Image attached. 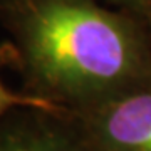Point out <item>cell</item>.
Segmentation results:
<instances>
[{
  "label": "cell",
  "instance_id": "1",
  "mask_svg": "<svg viewBox=\"0 0 151 151\" xmlns=\"http://www.w3.org/2000/svg\"><path fill=\"white\" fill-rule=\"evenodd\" d=\"M27 35L39 74L69 92L121 82L136 62L134 42L123 24L81 2L44 4L30 19Z\"/></svg>",
  "mask_w": 151,
  "mask_h": 151
},
{
  "label": "cell",
  "instance_id": "3",
  "mask_svg": "<svg viewBox=\"0 0 151 151\" xmlns=\"http://www.w3.org/2000/svg\"><path fill=\"white\" fill-rule=\"evenodd\" d=\"M0 151H81L60 131L47 126H19L0 131Z\"/></svg>",
  "mask_w": 151,
  "mask_h": 151
},
{
  "label": "cell",
  "instance_id": "2",
  "mask_svg": "<svg viewBox=\"0 0 151 151\" xmlns=\"http://www.w3.org/2000/svg\"><path fill=\"white\" fill-rule=\"evenodd\" d=\"M103 133L119 151H151V92L114 104L103 119Z\"/></svg>",
  "mask_w": 151,
  "mask_h": 151
},
{
  "label": "cell",
  "instance_id": "4",
  "mask_svg": "<svg viewBox=\"0 0 151 151\" xmlns=\"http://www.w3.org/2000/svg\"><path fill=\"white\" fill-rule=\"evenodd\" d=\"M19 106H29V108H47V104L39 101V99H32V97H22L17 96L14 92H10L2 82H0V118L5 113H9L10 109L19 108Z\"/></svg>",
  "mask_w": 151,
  "mask_h": 151
}]
</instances>
